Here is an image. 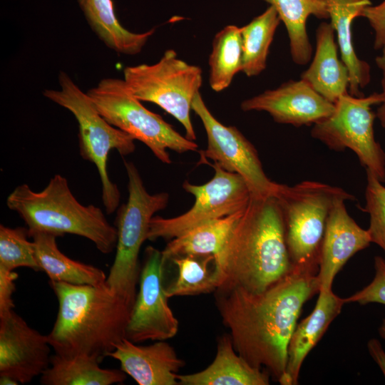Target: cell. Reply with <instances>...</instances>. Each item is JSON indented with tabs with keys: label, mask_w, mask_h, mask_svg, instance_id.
I'll list each match as a JSON object with an SVG mask.
<instances>
[{
	"label": "cell",
	"mask_w": 385,
	"mask_h": 385,
	"mask_svg": "<svg viewBox=\"0 0 385 385\" xmlns=\"http://www.w3.org/2000/svg\"><path fill=\"white\" fill-rule=\"evenodd\" d=\"M367 349L370 356L380 368L385 378V351L380 342L375 338L369 340Z\"/></svg>",
	"instance_id": "cell-36"
},
{
	"label": "cell",
	"mask_w": 385,
	"mask_h": 385,
	"mask_svg": "<svg viewBox=\"0 0 385 385\" xmlns=\"http://www.w3.org/2000/svg\"><path fill=\"white\" fill-rule=\"evenodd\" d=\"M366 172L365 206L369 215L367 229L371 243L379 246L385 253V186L371 171Z\"/></svg>",
	"instance_id": "cell-31"
},
{
	"label": "cell",
	"mask_w": 385,
	"mask_h": 385,
	"mask_svg": "<svg viewBox=\"0 0 385 385\" xmlns=\"http://www.w3.org/2000/svg\"><path fill=\"white\" fill-rule=\"evenodd\" d=\"M212 166L214 175L206 183L194 185L187 180L183 183V189L195 197L194 205L189 210L170 218L153 216L150 222L148 240H170L193 227L246 207L251 192L243 178L224 170L216 163Z\"/></svg>",
	"instance_id": "cell-11"
},
{
	"label": "cell",
	"mask_w": 385,
	"mask_h": 385,
	"mask_svg": "<svg viewBox=\"0 0 385 385\" xmlns=\"http://www.w3.org/2000/svg\"><path fill=\"white\" fill-rule=\"evenodd\" d=\"M240 108L245 112L265 111L278 123L300 127L327 118L333 113L334 104L300 79L244 100Z\"/></svg>",
	"instance_id": "cell-15"
},
{
	"label": "cell",
	"mask_w": 385,
	"mask_h": 385,
	"mask_svg": "<svg viewBox=\"0 0 385 385\" xmlns=\"http://www.w3.org/2000/svg\"><path fill=\"white\" fill-rule=\"evenodd\" d=\"M108 356L118 360L120 369L139 385H178V372L185 366L165 341L141 346L124 338Z\"/></svg>",
	"instance_id": "cell-17"
},
{
	"label": "cell",
	"mask_w": 385,
	"mask_h": 385,
	"mask_svg": "<svg viewBox=\"0 0 385 385\" xmlns=\"http://www.w3.org/2000/svg\"><path fill=\"white\" fill-rule=\"evenodd\" d=\"M242 45L240 27L227 25L213 38L208 58L209 84L220 92L227 88L235 76L242 71Z\"/></svg>",
	"instance_id": "cell-29"
},
{
	"label": "cell",
	"mask_w": 385,
	"mask_h": 385,
	"mask_svg": "<svg viewBox=\"0 0 385 385\" xmlns=\"http://www.w3.org/2000/svg\"><path fill=\"white\" fill-rule=\"evenodd\" d=\"M162 251L148 246L140 269L139 290L125 331V338L139 343L174 337L179 322L168 303L162 281Z\"/></svg>",
	"instance_id": "cell-13"
},
{
	"label": "cell",
	"mask_w": 385,
	"mask_h": 385,
	"mask_svg": "<svg viewBox=\"0 0 385 385\" xmlns=\"http://www.w3.org/2000/svg\"><path fill=\"white\" fill-rule=\"evenodd\" d=\"M0 384L1 385H17L19 384L18 381L9 376H0Z\"/></svg>",
	"instance_id": "cell-37"
},
{
	"label": "cell",
	"mask_w": 385,
	"mask_h": 385,
	"mask_svg": "<svg viewBox=\"0 0 385 385\" xmlns=\"http://www.w3.org/2000/svg\"><path fill=\"white\" fill-rule=\"evenodd\" d=\"M281 20L270 6L250 23L240 27L242 45V71L247 77L257 76L267 66L270 47Z\"/></svg>",
	"instance_id": "cell-28"
},
{
	"label": "cell",
	"mask_w": 385,
	"mask_h": 385,
	"mask_svg": "<svg viewBox=\"0 0 385 385\" xmlns=\"http://www.w3.org/2000/svg\"><path fill=\"white\" fill-rule=\"evenodd\" d=\"M217 289L261 292L292 270L282 211L275 196L251 198L214 255Z\"/></svg>",
	"instance_id": "cell-2"
},
{
	"label": "cell",
	"mask_w": 385,
	"mask_h": 385,
	"mask_svg": "<svg viewBox=\"0 0 385 385\" xmlns=\"http://www.w3.org/2000/svg\"><path fill=\"white\" fill-rule=\"evenodd\" d=\"M28 237V228L0 225L1 268L9 271H14L19 267L41 270L36 260L34 242L29 241Z\"/></svg>",
	"instance_id": "cell-30"
},
{
	"label": "cell",
	"mask_w": 385,
	"mask_h": 385,
	"mask_svg": "<svg viewBox=\"0 0 385 385\" xmlns=\"http://www.w3.org/2000/svg\"><path fill=\"white\" fill-rule=\"evenodd\" d=\"M245 209L193 227L174 237L162 251L163 258L168 260L178 256L216 255L224 245Z\"/></svg>",
	"instance_id": "cell-26"
},
{
	"label": "cell",
	"mask_w": 385,
	"mask_h": 385,
	"mask_svg": "<svg viewBox=\"0 0 385 385\" xmlns=\"http://www.w3.org/2000/svg\"><path fill=\"white\" fill-rule=\"evenodd\" d=\"M192 110L200 118L207 135V145L200 152L201 160L210 159L224 170L240 175L254 197L275 196L280 184L267 176L251 142L235 126L220 123L200 93L195 96Z\"/></svg>",
	"instance_id": "cell-12"
},
{
	"label": "cell",
	"mask_w": 385,
	"mask_h": 385,
	"mask_svg": "<svg viewBox=\"0 0 385 385\" xmlns=\"http://www.w3.org/2000/svg\"><path fill=\"white\" fill-rule=\"evenodd\" d=\"M47 335L31 327L14 310L0 317V376L27 384L51 364Z\"/></svg>",
	"instance_id": "cell-14"
},
{
	"label": "cell",
	"mask_w": 385,
	"mask_h": 385,
	"mask_svg": "<svg viewBox=\"0 0 385 385\" xmlns=\"http://www.w3.org/2000/svg\"><path fill=\"white\" fill-rule=\"evenodd\" d=\"M375 63L381 73V92L384 94V100L379 104L376 116L379 120L381 125L385 128V47L381 50V54L376 57Z\"/></svg>",
	"instance_id": "cell-35"
},
{
	"label": "cell",
	"mask_w": 385,
	"mask_h": 385,
	"mask_svg": "<svg viewBox=\"0 0 385 385\" xmlns=\"http://www.w3.org/2000/svg\"><path fill=\"white\" fill-rule=\"evenodd\" d=\"M92 31L110 49L123 55L140 53L155 29L136 33L126 29L119 22L112 0H77Z\"/></svg>",
	"instance_id": "cell-23"
},
{
	"label": "cell",
	"mask_w": 385,
	"mask_h": 385,
	"mask_svg": "<svg viewBox=\"0 0 385 385\" xmlns=\"http://www.w3.org/2000/svg\"><path fill=\"white\" fill-rule=\"evenodd\" d=\"M49 284L58 302L56 319L47 335L55 354H87L101 361L125 338L132 307L106 283Z\"/></svg>",
	"instance_id": "cell-3"
},
{
	"label": "cell",
	"mask_w": 385,
	"mask_h": 385,
	"mask_svg": "<svg viewBox=\"0 0 385 385\" xmlns=\"http://www.w3.org/2000/svg\"><path fill=\"white\" fill-rule=\"evenodd\" d=\"M275 197L293 268L317 274L329 214L337 200H354V195L339 187L306 180L293 186L280 184Z\"/></svg>",
	"instance_id": "cell-5"
},
{
	"label": "cell",
	"mask_w": 385,
	"mask_h": 385,
	"mask_svg": "<svg viewBox=\"0 0 385 385\" xmlns=\"http://www.w3.org/2000/svg\"><path fill=\"white\" fill-rule=\"evenodd\" d=\"M128 176L127 202L118 208L115 218L117 242L115 256L106 285L133 308L139 282V253L148 240L150 222L153 215L165 209L169 201L167 192L150 194L142 178L132 163L124 160Z\"/></svg>",
	"instance_id": "cell-7"
},
{
	"label": "cell",
	"mask_w": 385,
	"mask_h": 385,
	"mask_svg": "<svg viewBox=\"0 0 385 385\" xmlns=\"http://www.w3.org/2000/svg\"><path fill=\"white\" fill-rule=\"evenodd\" d=\"M123 79L137 99L158 105L182 124L187 138L196 139L190 113L202 83L199 66L168 49L155 63L125 67Z\"/></svg>",
	"instance_id": "cell-9"
},
{
	"label": "cell",
	"mask_w": 385,
	"mask_h": 385,
	"mask_svg": "<svg viewBox=\"0 0 385 385\" xmlns=\"http://www.w3.org/2000/svg\"><path fill=\"white\" fill-rule=\"evenodd\" d=\"M60 89H46L44 97L67 109L78 125L81 157L97 168L102 186V200L107 214L118 210L120 193L108 173V158L111 150L122 156L135 150V139L111 125L98 111L87 93L83 92L65 71L58 76Z\"/></svg>",
	"instance_id": "cell-6"
},
{
	"label": "cell",
	"mask_w": 385,
	"mask_h": 385,
	"mask_svg": "<svg viewBox=\"0 0 385 385\" xmlns=\"http://www.w3.org/2000/svg\"><path fill=\"white\" fill-rule=\"evenodd\" d=\"M374 34V48L381 50L385 47V0L377 5H369L362 12Z\"/></svg>",
	"instance_id": "cell-33"
},
{
	"label": "cell",
	"mask_w": 385,
	"mask_h": 385,
	"mask_svg": "<svg viewBox=\"0 0 385 385\" xmlns=\"http://www.w3.org/2000/svg\"><path fill=\"white\" fill-rule=\"evenodd\" d=\"M100 361L87 354H54L40 382L43 385H111L124 382L126 374L123 370L103 369Z\"/></svg>",
	"instance_id": "cell-24"
},
{
	"label": "cell",
	"mask_w": 385,
	"mask_h": 385,
	"mask_svg": "<svg viewBox=\"0 0 385 385\" xmlns=\"http://www.w3.org/2000/svg\"><path fill=\"white\" fill-rule=\"evenodd\" d=\"M374 267L375 273L372 281L360 291L344 298L345 303L356 302L362 305L378 303L385 305V259L375 256Z\"/></svg>",
	"instance_id": "cell-32"
},
{
	"label": "cell",
	"mask_w": 385,
	"mask_h": 385,
	"mask_svg": "<svg viewBox=\"0 0 385 385\" xmlns=\"http://www.w3.org/2000/svg\"><path fill=\"white\" fill-rule=\"evenodd\" d=\"M319 292L317 274L293 268L261 292L241 287L218 289L216 305L235 351L279 383L287 348L304 304Z\"/></svg>",
	"instance_id": "cell-1"
},
{
	"label": "cell",
	"mask_w": 385,
	"mask_h": 385,
	"mask_svg": "<svg viewBox=\"0 0 385 385\" xmlns=\"http://www.w3.org/2000/svg\"><path fill=\"white\" fill-rule=\"evenodd\" d=\"M270 373L250 365L235 349L230 334L219 337L213 361L205 369L178 374L180 385H268Z\"/></svg>",
	"instance_id": "cell-20"
},
{
	"label": "cell",
	"mask_w": 385,
	"mask_h": 385,
	"mask_svg": "<svg viewBox=\"0 0 385 385\" xmlns=\"http://www.w3.org/2000/svg\"><path fill=\"white\" fill-rule=\"evenodd\" d=\"M164 262L176 267L175 278L163 282L168 298L215 292L217 275L214 255L174 257Z\"/></svg>",
	"instance_id": "cell-27"
},
{
	"label": "cell",
	"mask_w": 385,
	"mask_h": 385,
	"mask_svg": "<svg viewBox=\"0 0 385 385\" xmlns=\"http://www.w3.org/2000/svg\"><path fill=\"white\" fill-rule=\"evenodd\" d=\"M273 6L286 27L290 55L298 65L307 64L312 58V48L307 31L310 16L329 19L326 0H263Z\"/></svg>",
	"instance_id": "cell-25"
},
{
	"label": "cell",
	"mask_w": 385,
	"mask_h": 385,
	"mask_svg": "<svg viewBox=\"0 0 385 385\" xmlns=\"http://www.w3.org/2000/svg\"><path fill=\"white\" fill-rule=\"evenodd\" d=\"M29 235L34 242L39 267L49 281L95 286L106 283L107 276L102 270L64 255L57 246L56 235L46 232H34Z\"/></svg>",
	"instance_id": "cell-22"
},
{
	"label": "cell",
	"mask_w": 385,
	"mask_h": 385,
	"mask_svg": "<svg viewBox=\"0 0 385 385\" xmlns=\"http://www.w3.org/2000/svg\"><path fill=\"white\" fill-rule=\"evenodd\" d=\"M346 200H337L327 218L317 274L319 292L331 290L335 277L347 261L371 243L368 230L349 215Z\"/></svg>",
	"instance_id": "cell-16"
},
{
	"label": "cell",
	"mask_w": 385,
	"mask_h": 385,
	"mask_svg": "<svg viewBox=\"0 0 385 385\" xmlns=\"http://www.w3.org/2000/svg\"><path fill=\"white\" fill-rule=\"evenodd\" d=\"M326 2L341 59L349 71V93L354 96H363L361 90L370 82L371 68L367 62L356 55L351 27L354 19L361 16L364 9L371 3L370 0H326Z\"/></svg>",
	"instance_id": "cell-21"
},
{
	"label": "cell",
	"mask_w": 385,
	"mask_h": 385,
	"mask_svg": "<svg viewBox=\"0 0 385 385\" xmlns=\"http://www.w3.org/2000/svg\"><path fill=\"white\" fill-rule=\"evenodd\" d=\"M338 44L330 23L322 22L316 30V48L309 66L301 79L332 103L349 93L350 75L338 56Z\"/></svg>",
	"instance_id": "cell-19"
},
{
	"label": "cell",
	"mask_w": 385,
	"mask_h": 385,
	"mask_svg": "<svg viewBox=\"0 0 385 385\" xmlns=\"http://www.w3.org/2000/svg\"><path fill=\"white\" fill-rule=\"evenodd\" d=\"M380 337L385 340V319H383L378 329Z\"/></svg>",
	"instance_id": "cell-38"
},
{
	"label": "cell",
	"mask_w": 385,
	"mask_h": 385,
	"mask_svg": "<svg viewBox=\"0 0 385 385\" xmlns=\"http://www.w3.org/2000/svg\"><path fill=\"white\" fill-rule=\"evenodd\" d=\"M6 205L23 219L29 235L46 232L57 237L78 235L91 240L103 254L115 248V227L109 223L100 207L78 202L67 179L60 174L53 175L38 192L27 184L18 185L7 197Z\"/></svg>",
	"instance_id": "cell-4"
},
{
	"label": "cell",
	"mask_w": 385,
	"mask_h": 385,
	"mask_svg": "<svg viewBox=\"0 0 385 385\" xmlns=\"http://www.w3.org/2000/svg\"><path fill=\"white\" fill-rule=\"evenodd\" d=\"M313 311L297 324L289 342L287 362L281 385L298 384L300 369L306 356L327 332L334 319L341 313L344 298L332 289L320 291Z\"/></svg>",
	"instance_id": "cell-18"
},
{
	"label": "cell",
	"mask_w": 385,
	"mask_h": 385,
	"mask_svg": "<svg viewBox=\"0 0 385 385\" xmlns=\"http://www.w3.org/2000/svg\"><path fill=\"white\" fill-rule=\"evenodd\" d=\"M18 274L14 271H9L0 267V317H3L14 307L12 299L15 292V281Z\"/></svg>",
	"instance_id": "cell-34"
},
{
	"label": "cell",
	"mask_w": 385,
	"mask_h": 385,
	"mask_svg": "<svg viewBox=\"0 0 385 385\" xmlns=\"http://www.w3.org/2000/svg\"><path fill=\"white\" fill-rule=\"evenodd\" d=\"M383 100L382 92L361 97L342 95L334 103L333 113L313 125L311 135L331 150L350 149L360 164L384 183L385 152L374 137L376 116L372 110Z\"/></svg>",
	"instance_id": "cell-10"
},
{
	"label": "cell",
	"mask_w": 385,
	"mask_h": 385,
	"mask_svg": "<svg viewBox=\"0 0 385 385\" xmlns=\"http://www.w3.org/2000/svg\"><path fill=\"white\" fill-rule=\"evenodd\" d=\"M86 93L111 125L144 143L162 163H171L168 150L178 153L197 150L194 140L183 136L160 115L147 109L123 78H103Z\"/></svg>",
	"instance_id": "cell-8"
}]
</instances>
